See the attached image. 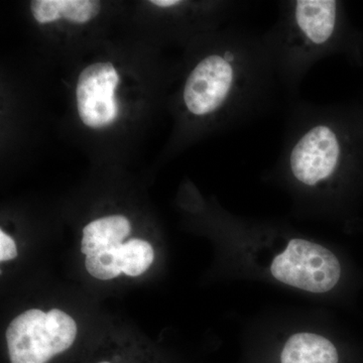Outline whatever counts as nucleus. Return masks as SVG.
<instances>
[{"instance_id":"1","label":"nucleus","mask_w":363,"mask_h":363,"mask_svg":"<svg viewBox=\"0 0 363 363\" xmlns=\"http://www.w3.org/2000/svg\"><path fill=\"white\" fill-rule=\"evenodd\" d=\"M278 82L262 35H229L220 49L198 59L186 77L182 102L197 119H248L262 111Z\"/></svg>"},{"instance_id":"2","label":"nucleus","mask_w":363,"mask_h":363,"mask_svg":"<svg viewBox=\"0 0 363 363\" xmlns=\"http://www.w3.org/2000/svg\"><path fill=\"white\" fill-rule=\"evenodd\" d=\"M354 147L341 109L298 102L291 108L278 169L301 192L330 196L345 175Z\"/></svg>"},{"instance_id":"3","label":"nucleus","mask_w":363,"mask_h":363,"mask_svg":"<svg viewBox=\"0 0 363 363\" xmlns=\"http://www.w3.org/2000/svg\"><path fill=\"white\" fill-rule=\"evenodd\" d=\"M277 80L295 93L318 62L342 52L346 28L337 0H286L278 18L262 35Z\"/></svg>"},{"instance_id":"4","label":"nucleus","mask_w":363,"mask_h":363,"mask_svg":"<svg viewBox=\"0 0 363 363\" xmlns=\"http://www.w3.org/2000/svg\"><path fill=\"white\" fill-rule=\"evenodd\" d=\"M77 334L75 320L62 310H26L6 329L9 363H50L70 350Z\"/></svg>"},{"instance_id":"5","label":"nucleus","mask_w":363,"mask_h":363,"mask_svg":"<svg viewBox=\"0 0 363 363\" xmlns=\"http://www.w3.org/2000/svg\"><path fill=\"white\" fill-rule=\"evenodd\" d=\"M272 277L306 292L324 294L337 285L340 262L331 250L313 241L293 238L272 260Z\"/></svg>"},{"instance_id":"6","label":"nucleus","mask_w":363,"mask_h":363,"mask_svg":"<svg viewBox=\"0 0 363 363\" xmlns=\"http://www.w3.org/2000/svg\"><path fill=\"white\" fill-rule=\"evenodd\" d=\"M119 83L116 69L109 62L92 64L81 72L76 96L79 116L85 125L101 128L118 116L116 90Z\"/></svg>"},{"instance_id":"7","label":"nucleus","mask_w":363,"mask_h":363,"mask_svg":"<svg viewBox=\"0 0 363 363\" xmlns=\"http://www.w3.org/2000/svg\"><path fill=\"white\" fill-rule=\"evenodd\" d=\"M279 363H340L336 346L328 338L310 332L291 336L279 354Z\"/></svg>"},{"instance_id":"8","label":"nucleus","mask_w":363,"mask_h":363,"mask_svg":"<svg viewBox=\"0 0 363 363\" xmlns=\"http://www.w3.org/2000/svg\"><path fill=\"white\" fill-rule=\"evenodd\" d=\"M130 233V222L123 215L98 218L83 229L81 252L86 257L98 252H112L123 245Z\"/></svg>"},{"instance_id":"9","label":"nucleus","mask_w":363,"mask_h":363,"mask_svg":"<svg viewBox=\"0 0 363 363\" xmlns=\"http://www.w3.org/2000/svg\"><path fill=\"white\" fill-rule=\"evenodd\" d=\"M121 272L128 277L145 274L155 259V250L149 241L133 238L116 250Z\"/></svg>"},{"instance_id":"10","label":"nucleus","mask_w":363,"mask_h":363,"mask_svg":"<svg viewBox=\"0 0 363 363\" xmlns=\"http://www.w3.org/2000/svg\"><path fill=\"white\" fill-rule=\"evenodd\" d=\"M61 16L70 23L83 25L99 13L101 4L93 0H56Z\"/></svg>"},{"instance_id":"11","label":"nucleus","mask_w":363,"mask_h":363,"mask_svg":"<svg viewBox=\"0 0 363 363\" xmlns=\"http://www.w3.org/2000/svg\"><path fill=\"white\" fill-rule=\"evenodd\" d=\"M116 250L98 252L86 257L85 267L93 278L109 281L123 274Z\"/></svg>"},{"instance_id":"12","label":"nucleus","mask_w":363,"mask_h":363,"mask_svg":"<svg viewBox=\"0 0 363 363\" xmlns=\"http://www.w3.org/2000/svg\"><path fill=\"white\" fill-rule=\"evenodd\" d=\"M30 9L33 18L40 25L54 23L62 18L56 0H33L30 2Z\"/></svg>"},{"instance_id":"13","label":"nucleus","mask_w":363,"mask_h":363,"mask_svg":"<svg viewBox=\"0 0 363 363\" xmlns=\"http://www.w3.org/2000/svg\"><path fill=\"white\" fill-rule=\"evenodd\" d=\"M18 257V247L16 241L9 234L0 230V260L1 262H9Z\"/></svg>"},{"instance_id":"14","label":"nucleus","mask_w":363,"mask_h":363,"mask_svg":"<svg viewBox=\"0 0 363 363\" xmlns=\"http://www.w3.org/2000/svg\"><path fill=\"white\" fill-rule=\"evenodd\" d=\"M150 4L154 6L162 7V9H173L180 6L182 4L181 0H150Z\"/></svg>"},{"instance_id":"15","label":"nucleus","mask_w":363,"mask_h":363,"mask_svg":"<svg viewBox=\"0 0 363 363\" xmlns=\"http://www.w3.org/2000/svg\"><path fill=\"white\" fill-rule=\"evenodd\" d=\"M91 363H116L112 362L111 359H106V358H102V359H98L96 362H91Z\"/></svg>"}]
</instances>
